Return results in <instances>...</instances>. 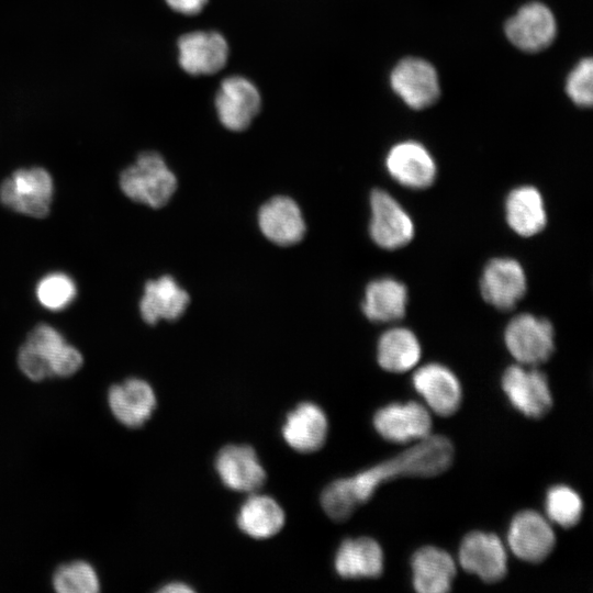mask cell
I'll use <instances>...</instances> for the list:
<instances>
[{"instance_id": "cell-1", "label": "cell", "mask_w": 593, "mask_h": 593, "mask_svg": "<svg viewBox=\"0 0 593 593\" xmlns=\"http://www.w3.org/2000/svg\"><path fill=\"white\" fill-rule=\"evenodd\" d=\"M400 455L366 471L371 483H381L399 477H434L446 471L454 459L451 441L441 435H428Z\"/></svg>"}, {"instance_id": "cell-2", "label": "cell", "mask_w": 593, "mask_h": 593, "mask_svg": "<svg viewBox=\"0 0 593 593\" xmlns=\"http://www.w3.org/2000/svg\"><path fill=\"white\" fill-rule=\"evenodd\" d=\"M120 187L131 200L161 208L176 191L177 179L158 153L145 152L121 172Z\"/></svg>"}, {"instance_id": "cell-3", "label": "cell", "mask_w": 593, "mask_h": 593, "mask_svg": "<svg viewBox=\"0 0 593 593\" xmlns=\"http://www.w3.org/2000/svg\"><path fill=\"white\" fill-rule=\"evenodd\" d=\"M53 194V178L42 167L18 169L0 184V202L16 213L33 217L49 213Z\"/></svg>"}, {"instance_id": "cell-4", "label": "cell", "mask_w": 593, "mask_h": 593, "mask_svg": "<svg viewBox=\"0 0 593 593\" xmlns=\"http://www.w3.org/2000/svg\"><path fill=\"white\" fill-rule=\"evenodd\" d=\"M553 328L546 318L524 313L506 325L504 342L510 354L523 366L547 361L553 350Z\"/></svg>"}, {"instance_id": "cell-5", "label": "cell", "mask_w": 593, "mask_h": 593, "mask_svg": "<svg viewBox=\"0 0 593 593\" xmlns=\"http://www.w3.org/2000/svg\"><path fill=\"white\" fill-rule=\"evenodd\" d=\"M370 209L369 233L379 247L393 250L411 242L414 236L413 221L390 193L382 189L372 190Z\"/></svg>"}, {"instance_id": "cell-6", "label": "cell", "mask_w": 593, "mask_h": 593, "mask_svg": "<svg viewBox=\"0 0 593 593\" xmlns=\"http://www.w3.org/2000/svg\"><path fill=\"white\" fill-rule=\"evenodd\" d=\"M501 383L511 404L525 416L541 418L550 411L552 396L541 371L514 365L504 371Z\"/></svg>"}, {"instance_id": "cell-7", "label": "cell", "mask_w": 593, "mask_h": 593, "mask_svg": "<svg viewBox=\"0 0 593 593\" xmlns=\"http://www.w3.org/2000/svg\"><path fill=\"white\" fill-rule=\"evenodd\" d=\"M459 562L486 583L501 581L507 571V556L501 539L491 533L472 532L461 541Z\"/></svg>"}, {"instance_id": "cell-8", "label": "cell", "mask_w": 593, "mask_h": 593, "mask_svg": "<svg viewBox=\"0 0 593 593\" xmlns=\"http://www.w3.org/2000/svg\"><path fill=\"white\" fill-rule=\"evenodd\" d=\"M507 544L521 560L538 563L550 555L556 537L545 517L528 510L513 517L508 527Z\"/></svg>"}, {"instance_id": "cell-9", "label": "cell", "mask_w": 593, "mask_h": 593, "mask_svg": "<svg viewBox=\"0 0 593 593\" xmlns=\"http://www.w3.org/2000/svg\"><path fill=\"white\" fill-rule=\"evenodd\" d=\"M526 287L524 269L513 258L490 260L481 275V294L485 302L499 310L513 309L524 296Z\"/></svg>"}, {"instance_id": "cell-10", "label": "cell", "mask_w": 593, "mask_h": 593, "mask_svg": "<svg viewBox=\"0 0 593 593\" xmlns=\"http://www.w3.org/2000/svg\"><path fill=\"white\" fill-rule=\"evenodd\" d=\"M373 425L384 439L404 444L428 436L432 418L429 412L417 402L392 403L376 412Z\"/></svg>"}, {"instance_id": "cell-11", "label": "cell", "mask_w": 593, "mask_h": 593, "mask_svg": "<svg viewBox=\"0 0 593 593\" xmlns=\"http://www.w3.org/2000/svg\"><path fill=\"white\" fill-rule=\"evenodd\" d=\"M391 86L411 108L419 110L433 104L439 96L435 68L416 57L402 59L391 72Z\"/></svg>"}, {"instance_id": "cell-12", "label": "cell", "mask_w": 593, "mask_h": 593, "mask_svg": "<svg viewBox=\"0 0 593 593\" xmlns=\"http://www.w3.org/2000/svg\"><path fill=\"white\" fill-rule=\"evenodd\" d=\"M556 32L552 12L540 2L523 5L505 24V34L512 44L529 53L548 47Z\"/></svg>"}, {"instance_id": "cell-13", "label": "cell", "mask_w": 593, "mask_h": 593, "mask_svg": "<svg viewBox=\"0 0 593 593\" xmlns=\"http://www.w3.org/2000/svg\"><path fill=\"white\" fill-rule=\"evenodd\" d=\"M221 123L232 131H243L260 108V94L253 82L240 76L224 79L215 97Z\"/></svg>"}, {"instance_id": "cell-14", "label": "cell", "mask_w": 593, "mask_h": 593, "mask_svg": "<svg viewBox=\"0 0 593 593\" xmlns=\"http://www.w3.org/2000/svg\"><path fill=\"white\" fill-rule=\"evenodd\" d=\"M216 472L225 486L253 493L266 481V472L255 450L247 445H227L215 459Z\"/></svg>"}, {"instance_id": "cell-15", "label": "cell", "mask_w": 593, "mask_h": 593, "mask_svg": "<svg viewBox=\"0 0 593 593\" xmlns=\"http://www.w3.org/2000/svg\"><path fill=\"white\" fill-rule=\"evenodd\" d=\"M179 64L191 75H210L222 69L227 60L228 45L217 32L195 31L178 40Z\"/></svg>"}, {"instance_id": "cell-16", "label": "cell", "mask_w": 593, "mask_h": 593, "mask_svg": "<svg viewBox=\"0 0 593 593\" xmlns=\"http://www.w3.org/2000/svg\"><path fill=\"white\" fill-rule=\"evenodd\" d=\"M385 166L396 182L411 189H425L436 177L434 158L422 144L413 141L394 145L387 155Z\"/></svg>"}, {"instance_id": "cell-17", "label": "cell", "mask_w": 593, "mask_h": 593, "mask_svg": "<svg viewBox=\"0 0 593 593\" xmlns=\"http://www.w3.org/2000/svg\"><path fill=\"white\" fill-rule=\"evenodd\" d=\"M412 382L438 415L450 416L458 411L462 399L461 385L447 367L439 363L425 365L413 374Z\"/></svg>"}, {"instance_id": "cell-18", "label": "cell", "mask_w": 593, "mask_h": 593, "mask_svg": "<svg viewBox=\"0 0 593 593\" xmlns=\"http://www.w3.org/2000/svg\"><path fill=\"white\" fill-rule=\"evenodd\" d=\"M258 223L262 234L281 246L300 242L305 233L301 210L288 197H275L266 202L259 210Z\"/></svg>"}, {"instance_id": "cell-19", "label": "cell", "mask_w": 593, "mask_h": 593, "mask_svg": "<svg viewBox=\"0 0 593 593\" xmlns=\"http://www.w3.org/2000/svg\"><path fill=\"white\" fill-rule=\"evenodd\" d=\"M328 423L323 410L314 403L304 402L291 411L282 426L287 444L299 452H314L325 443Z\"/></svg>"}, {"instance_id": "cell-20", "label": "cell", "mask_w": 593, "mask_h": 593, "mask_svg": "<svg viewBox=\"0 0 593 593\" xmlns=\"http://www.w3.org/2000/svg\"><path fill=\"white\" fill-rule=\"evenodd\" d=\"M108 401L113 415L128 427L142 426L150 417L156 405L153 388L137 378L112 385Z\"/></svg>"}, {"instance_id": "cell-21", "label": "cell", "mask_w": 593, "mask_h": 593, "mask_svg": "<svg viewBox=\"0 0 593 593\" xmlns=\"http://www.w3.org/2000/svg\"><path fill=\"white\" fill-rule=\"evenodd\" d=\"M412 583L419 593H446L456 577V563L443 549L426 546L414 552L411 560Z\"/></svg>"}, {"instance_id": "cell-22", "label": "cell", "mask_w": 593, "mask_h": 593, "mask_svg": "<svg viewBox=\"0 0 593 593\" xmlns=\"http://www.w3.org/2000/svg\"><path fill=\"white\" fill-rule=\"evenodd\" d=\"M189 303V294L170 276L149 280L144 287L139 312L148 324L160 318L175 321L181 316Z\"/></svg>"}, {"instance_id": "cell-23", "label": "cell", "mask_w": 593, "mask_h": 593, "mask_svg": "<svg viewBox=\"0 0 593 593\" xmlns=\"http://www.w3.org/2000/svg\"><path fill=\"white\" fill-rule=\"evenodd\" d=\"M334 566L344 579L378 578L383 571V551L372 538H348L339 546Z\"/></svg>"}, {"instance_id": "cell-24", "label": "cell", "mask_w": 593, "mask_h": 593, "mask_svg": "<svg viewBox=\"0 0 593 593\" xmlns=\"http://www.w3.org/2000/svg\"><path fill=\"white\" fill-rule=\"evenodd\" d=\"M505 215L510 227L524 237L540 233L547 224L542 197L532 186H521L508 193Z\"/></svg>"}, {"instance_id": "cell-25", "label": "cell", "mask_w": 593, "mask_h": 593, "mask_svg": "<svg viewBox=\"0 0 593 593\" xmlns=\"http://www.w3.org/2000/svg\"><path fill=\"white\" fill-rule=\"evenodd\" d=\"M406 304L405 284L394 278H380L367 286L362 312L372 322H394L404 316Z\"/></svg>"}, {"instance_id": "cell-26", "label": "cell", "mask_w": 593, "mask_h": 593, "mask_svg": "<svg viewBox=\"0 0 593 593\" xmlns=\"http://www.w3.org/2000/svg\"><path fill=\"white\" fill-rule=\"evenodd\" d=\"M419 358V342L409 328H391L384 332L378 340V363L389 372H405L412 369Z\"/></svg>"}, {"instance_id": "cell-27", "label": "cell", "mask_w": 593, "mask_h": 593, "mask_svg": "<svg viewBox=\"0 0 593 593\" xmlns=\"http://www.w3.org/2000/svg\"><path fill=\"white\" fill-rule=\"evenodd\" d=\"M284 519V512L276 500L255 494L240 506L237 525L248 536L266 539L283 527Z\"/></svg>"}, {"instance_id": "cell-28", "label": "cell", "mask_w": 593, "mask_h": 593, "mask_svg": "<svg viewBox=\"0 0 593 593\" xmlns=\"http://www.w3.org/2000/svg\"><path fill=\"white\" fill-rule=\"evenodd\" d=\"M547 516L563 528L575 526L583 513L580 495L570 486H551L545 501Z\"/></svg>"}, {"instance_id": "cell-29", "label": "cell", "mask_w": 593, "mask_h": 593, "mask_svg": "<svg viewBox=\"0 0 593 593\" xmlns=\"http://www.w3.org/2000/svg\"><path fill=\"white\" fill-rule=\"evenodd\" d=\"M77 287L71 277L64 272L44 276L36 284L35 296L38 303L51 311H61L74 302Z\"/></svg>"}, {"instance_id": "cell-30", "label": "cell", "mask_w": 593, "mask_h": 593, "mask_svg": "<svg viewBox=\"0 0 593 593\" xmlns=\"http://www.w3.org/2000/svg\"><path fill=\"white\" fill-rule=\"evenodd\" d=\"M53 585L59 593H96L100 589L94 569L85 561L59 567L54 573Z\"/></svg>"}, {"instance_id": "cell-31", "label": "cell", "mask_w": 593, "mask_h": 593, "mask_svg": "<svg viewBox=\"0 0 593 593\" xmlns=\"http://www.w3.org/2000/svg\"><path fill=\"white\" fill-rule=\"evenodd\" d=\"M592 58L582 59L569 74L566 90L570 99L578 105L590 107L592 97Z\"/></svg>"}, {"instance_id": "cell-32", "label": "cell", "mask_w": 593, "mask_h": 593, "mask_svg": "<svg viewBox=\"0 0 593 593\" xmlns=\"http://www.w3.org/2000/svg\"><path fill=\"white\" fill-rule=\"evenodd\" d=\"M25 343L45 356L51 363L52 358L66 344V340L53 326L38 324L30 332Z\"/></svg>"}, {"instance_id": "cell-33", "label": "cell", "mask_w": 593, "mask_h": 593, "mask_svg": "<svg viewBox=\"0 0 593 593\" xmlns=\"http://www.w3.org/2000/svg\"><path fill=\"white\" fill-rule=\"evenodd\" d=\"M18 365L21 371L34 381L53 376L49 360L26 343L19 350Z\"/></svg>"}, {"instance_id": "cell-34", "label": "cell", "mask_w": 593, "mask_h": 593, "mask_svg": "<svg viewBox=\"0 0 593 593\" xmlns=\"http://www.w3.org/2000/svg\"><path fill=\"white\" fill-rule=\"evenodd\" d=\"M81 353L74 346L65 344L52 358L51 368L53 376L69 377L76 373L82 366Z\"/></svg>"}, {"instance_id": "cell-35", "label": "cell", "mask_w": 593, "mask_h": 593, "mask_svg": "<svg viewBox=\"0 0 593 593\" xmlns=\"http://www.w3.org/2000/svg\"><path fill=\"white\" fill-rule=\"evenodd\" d=\"M166 2L179 13L197 14L203 9L208 0H166Z\"/></svg>"}, {"instance_id": "cell-36", "label": "cell", "mask_w": 593, "mask_h": 593, "mask_svg": "<svg viewBox=\"0 0 593 593\" xmlns=\"http://www.w3.org/2000/svg\"><path fill=\"white\" fill-rule=\"evenodd\" d=\"M159 592L164 593H183V592H193L188 584L182 582H171L163 586Z\"/></svg>"}]
</instances>
